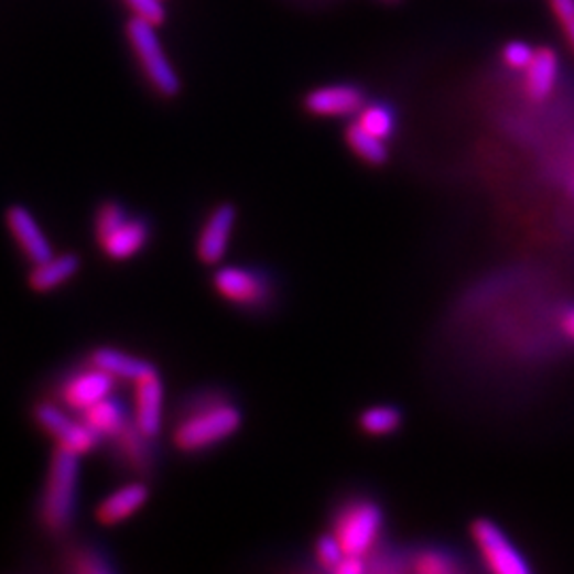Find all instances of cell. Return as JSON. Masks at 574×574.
<instances>
[{
	"instance_id": "obj_11",
	"label": "cell",
	"mask_w": 574,
	"mask_h": 574,
	"mask_svg": "<svg viewBox=\"0 0 574 574\" xmlns=\"http://www.w3.org/2000/svg\"><path fill=\"white\" fill-rule=\"evenodd\" d=\"M4 221H7V228L13 237V241L18 242V247L22 249V253L26 256V260L31 262L32 267L41 264L54 256V249L47 241L43 228L39 226V221L26 207H22V205L9 207Z\"/></svg>"
},
{
	"instance_id": "obj_13",
	"label": "cell",
	"mask_w": 574,
	"mask_h": 574,
	"mask_svg": "<svg viewBox=\"0 0 574 574\" xmlns=\"http://www.w3.org/2000/svg\"><path fill=\"white\" fill-rule=\"evenodd\" d=\"M162 415H164V386L158 372L134 383V407L132 420L143 434L158 438L162 432Z\"/></svg>"
},
{
	"instance_id": "obj_6",
	"label": "cell",
	"mask_w": 574,
	"mask_h": 574,
	"mask_svg": "<svg viewBox=\"0 0 574 574\" xmlns=\"http://www.w3.org/2000/svg\"><path fill=\"white\" fill-rule=\"evenodd\" d=\"M215 292L245 311H264L272 303V283L269 274L256 269L224 267L213 274Z\"/></svg>"
},
{
	"instance_id": "obj_1",
	"label": "cell",
	"mask_w": 574,
	"mask_h": 574,
	"mask_svg": "<svg viewBox=\"0 0 574 574\" xmlns=\"http://www.w3.org/2000/svg\"><path fill=\"white\" fill-rule=\"evenodd\" d=\"M241 409L224 388H201L185 393L175 411L173 445L182 454H203L239 432Z\"/></svg>"
},
{
	"instance_id": "obj_30",
	"label": "cell",
	"mask_w": 574,
	"mask_h": 574,
	"mask_svg": "<svg viewBox=\"0 0 574 574\" xmlns=\"http://www.w3.org/2000/svg\"><path fill=\"white\" fill-rule=\"evenodd\" d=\"M366 571V566H364V557L362 555H345L340 562H338V566L334 568L333 573L336 574H362Z\"/></svg>"
},
{
	"instance_id": "obj_27",
	"label": "cell",
	"mask_w": 574,
	"mask_h": 574,
	"mask_svg": "<svg viewBox=\"0 0 574 574\" xmlns=\"http://www.w3.org/2000/svg\"><path fill=\"white\" fill-rule=\"evenodd\" d=\"M126 2L137 18L150 22L153 26H160L166 20V9L162 0H126Z\"/></svg>"
},
{
	"instance_id": "obj_19",
	"label": "cell",
	"mask_w": 574,
	"mask_h": 574,
	"mask_svg": "<svg viewBox=\"0 0 574 574\" xmlns=\"http://www.w3.org/2000/svg\"><path fill=\"white\" fill-rule=\"evenodd\" d=\"M77 415L90 425L91 430L102 438V443L107 438H111L113 434H118L121 427L132 420V413L113 393L98 400L96 404H91L90 409H86Z\"/></svg>"
},
{
	"instance_id": "obj_23",
	"label": "cell",
	"mask_w": 574,
	"mask_h": 574,
	"mask_svg": "<svg viewBox=\"0 0 574 574\" xmlns=\"http://www.w3.org/2000/svg\"><path fill=\"white\" fill-rule=\"evenodd\" d=\"M130 215L126 212V207L118 201H105L94 215V232H96V242L105 241L107 237H111L121 224L128 219Z\"/></svg>"
},
{
	"instance_id": "obj_9",
	"label": "cell",
	"mask_w": 574,
	"mask_h": 574,
	"mask_svg": "<svg viewBox=\"0 0 574 574\" xmlns=\"http://www.w3.org/2000/svg\"><path fill=\"white\" fill-rule=\"evenodd\" d=\"M473 541L477 544L485 566L496 574H528L530 564L511 539L489 519H479L473 526Z\"/></svg>"
},
{
	"instance_id": "obj_25",
	"label": "cell",
	"mask_w": 574,
	"mask_h": 574,
	"mask_svg": "<svg viewBox=\"0 0 574 574\" xmlns=\"http://www.w3.org/2000/svg\"><path fill=\"white\" fill-rule=\"evenodd\" d=\"M413 568H415V573L420 574H454L459 571L452 555H447L443 551H434V549L415 555Z\"/></svg>"
},
{
	"instance_id": "obj_24",
	"label": "cell",
	"mask_w": 574,
	"mask_h": 574,
	"mask_svg": "<svg viewBox=\"0 0 574 574\" xmlns=\"http://www.w3.org/2000/svg\"><path fill=\"white\" fill-rule=\"evenodd\" d=\"M356 123H360L364 130H368L370 134L388 141L393 132L396 120H393V113L388 107H383V105H368V107L360 109Z\"/></svg>"
},
{
	"instance_id": "obj_28",
	"label": "cell",
	"mask_w": 574,
	"mask_h": 574,
	"mask_svg": "<svg viewBox=\"0 0 574 574\" xmlns=\"http://www.w3.org/2000/svg\"><path fill=\"white\" fill-rule=\"evenodd\" d=\"M549 4L574 52V0H549Z\"/></svg>"
},
{
	"instance_id": "obj_3",
	"label": "cell",
	"mask_w": 574,
	"mask_h": 574,
	"mask_svg": "<svg viewBox=\"0 0 574 574\" xmlns=\"http://www.w3.org/2000/svg\"><path fill=\"white\" fill-rule=\"evenodd\" d=\"M126 32H128L130 45L141 62L153 90L162 94L164 98H175L182 91V79H180L177 71L173 68L169 56L164 54V47L160 43L155 26L134 15L128 22Z\"/></svg>"
},
{
	"instance_id": "obj_31",
	"label": "cell",
	"mask_w": 574,
	"mask_h": 574,
	"mask_svg": "<svg viewBox=\"0 0 574 574\" xmlns=\"http://www.w3.org/2000/svg\"><path fill=\"white\" fill-rule=\"evenodd\" d=\"M562 331L566 333L568 338H573L574 340V308H571V311L562 317Z\"/></svg>"
},
{
	"instance_id": "obj_14",
	"label": "cell",
	"mask_w": 574,
	"mask_h": 574,
	"mask_svg": "<svg viewBox=\"0 0 574 574\" xmlns=\"http://www.w3.org/2000/svg\"><path fill=\"white\" fill-rule=\"evenodd\" d=\"M148 500H150V485L143 479H137L116 489L105 500H100V505L96 507V519L100 526L107 528L120 526L121 521L139 513L148 505Z\"/></svg>"
},
{
	"instance_id": "obj_12",
	"label": "cell",
	"mask_w": 574,
	"mask_h": 574,
	"mask_svg": "<svg viewBox=\"0 0 574 574\" xmlns=\"http://www.w3.org/2000/svg\"><path fill=\"white\" fill-rule=\"evenodd\" d=\"M364 107V94L356 86H324L304 96V109L315 118H351Z\"/></svg>"
},
{
	"instance_id": "obj_26",
	"label": "cell",
	"mask_w": 574,
	"mask_h": 574,
	"mask_svg": "<svg viewBox=\"0 0 574 574\" xmlns=\"http://www.w3.org/2000/svg\"><path fill=\"white\" fill-rule=\"evenodd\" d=\"M345 555H347L345 549L340 546L338 539H336L334 534L322 537V539L317 541V544H315V557H317V562H320L324 568H328V571H334Z\"/></svg>"
},
{
	"instance_id": "obj_16",
	"label": "cell",
	"mask_w": 574,
	"mask_h": 574,
	"mask_svg": "<svg viewBox=\"0 0 574 574\" xmlns=\"http://www.w3.org/2000/svg\"><path fill=\"white\" fill-rule=\"evenodd\" d=\"M86 360L94 364L96 368L109 372L118 381H128L132 386L153 372H158V368L152 362L137 358L132 354H126L116 347H96V349H91L90 356Z\"/></svg>"
},
{
	"instance_id": "obj_22",
	"label": "cell",
	"mask_w": 574,
	"mask_h": 574,
	"mask_svg": "<svg viewBox=\"0 0 574 574\" xmlns=\"http://www.w3.org/2000/svg\"><path fill=\"white\" fill-rule=\"evenodd\" d=\"M402 422V415L393 407H370L360 415V427L370 436L392 434Z\"/></svg>"
},
{
	"instance_id": "obj_8",
	"label": "cell",
	"mask_w": 574,
	"mask_h": 574,
	"mask_svg": "<svg viewBox=\"0 0 574 574\" xmlns=\"http://www.w3.org/2000/svg\"><path fill=\"white\" fill-rule=\"evenodd\" d=\"M111 464L137 479L148 481L155 470L153 438L143 434L134 420L126 423L118 434L105 441Z\"/></svg>"
},
{
	"instance_id": "obj_5",
	"label": "cell",
	"mask_w": 574,
	"mask_h": 574,
	"mask_svg": "<svg viewBox=\"0 0 574 574\" xmlns=\"http://www.w3.org/2000/svg\"><path fill=\"white\" fill-rule=\"evenodd\" d=\"M118 379L111 377L109 372L96 368L94 364L84 360L77 364L73 370L62 375L54 400L61 402L64 409L82 413L96 404L98 400L111 396L118 388Z\"/></svg>"
},
{
	"instance_id": "obj_29",
	"label": "cell",
	"mask_w": 574,
	"mask_h": 574,
	"mask_svg": "<svg viewBox=\"0 0 574 574\" xmlns=\"http://www.w3.org/2000/svg\"><path fill=\"white\" fill-rule=\"evenodd\" d=\"M537 50H532L528 43L523 41H511L505 45V52H502V58L517 71H526L530 66V62L534 58Z\"/></svg>"
},
{
	"instance_id": "obj_7",
	"label": "cell",
	"mask_w": 574,
	"mask_h": 574,
	"mask_svg": "<svg viewBox=\"0 0 574 574\" xmlns=\"http://www.w3.org/2000/svg\"><path fill=\"white\" fill-rule=\"evenodd\" d=\"M383 515L381 509L370 500H358L347 505L334 521L333 534L338 539L345 553L366 555L381 534Z\"/></svg>"
},
{
	"instance_id": "obj_20",
	"label": "cell",
	"mask_w": 574,
	"mask_h": 574,
	"mask_svg": "<svg viewBox=\"0 0 574 574\" xmlns=\"http://www.w3.org/2000/svg\"><path fill=\"white\" fill-rule=\"evenodd\" d=\"M557 71H560L557 54L553 50H549V47L537 50L530 66L523 71L526 73V91H528V96L534 98V100L549 98V94L553 91L555 82H557Z\"/></svg>"
},
{
	"instance_id": "obj_10",
	"label": "cell",
	"mask_w": 574,
	"mask_h": 574,
	"mask_svg": "<svg viewBox=\"0 0 574 574\" xmlns=\"http://www.w3.org/2000/svg\"><path fill=\"white\" fill-rule=\"evenodd\" d=\"M235 224L237 207L232 203H221L209 213L196 241V256L205 267H215L224 260L235 232Z\"/></svg>"
},
{
	"instance_id": "obj_18",
	"label": "cell",
	"mask_w": 574,
	"mask_h": 574,
	"mask_svg": "<svg viewBox=\"0 0 574 574\" xmlns=\"http://www.w3.org/2000/svg\"><path fill=\"white\" fill-rule=\"evenodd\" d=\"M82 269V258L77 253H54L50 260L34 264L29 274V285L36 294H50L71 281Z\"/></svg>"
},
{
	"instance_id": "obj_15",
	"label": "cell",
	"mask_w": 574,
	"mask_h": 574,
	"mask_svg": "<svg viewBox=\"0 0 574 574\" xmlns=\"http://www.w3.org/2000/svg\"><path fill=\"white\" fill-rule=\"evenodd\" d=\"M61 568L73 574H113L118 564L100 544L86 541H68L62 546Z\"/></svg>"
},
{
	"instance_id": "obj_21",
	"label": "cell",
	"mask_w": 574,
	"mask_h": 574,
	"mask_svg": "<svg viewBox=\"0 0 574 574\" xmlns=\"http://www.w3.org/2000/svg\"><path fill=\"white\" fill-rule=\"evenodd\" d=\"M345 141L349 145V150L356 153L360 160L379 166L388 162V145L383 139L370 134L368 130H364L360 123H351L345 132Z\"/></svg>"
},
{
	"instance_id": "obj_17",
	"label": "cell",
	"mask_w": 574,
	"mask_h": 574,
	"mask_svg": "<svg viewBox=\"0 0 574 574\" xmlns=\"http://www.w3.org/2000/svg\"><path fill=\"white\" fill-rule=\"evenodd\" d=\"M150 237H152V228L148 219L128 217L111 237L100 242V249L109 260L121 262L137 256L148 245Z\"/></svg>"
},
{
	"instance_id": "obj_2",
	"label": "cell",
	"mask_w": 574,
	"mask_h": 574,
	"mask_svg": "<svg viewBox=\"0 0 574 574\" xmlns=\"http://www.w3.org/2000/svg\"><path fill=\"white\" fill-rule=\"evenodd\" d=\"M79 457L82 455L56 447L47 468V479L39 500V526L56 541L71 534L77 513Z\"/></svg>"
},
{
	"instance_id": "obj_4",
	"label": "cell",
	"mask_w": 574,
	"mask_h": 574,
	"mask_svg": "<svg viewBox=\"0 0 574 574\" xmlns=\"http://www.w3.org/2000/svg\"><path fill=\"white\" fill-rule=\"evenodd\" d=\"M32 418L36 425L56 441V447H64L77 455H88L96 452L102 438L91 430L79 415L73 418L68 409H64L56 400H43L34 404Z\"/></svg>"
}]
</instances>
